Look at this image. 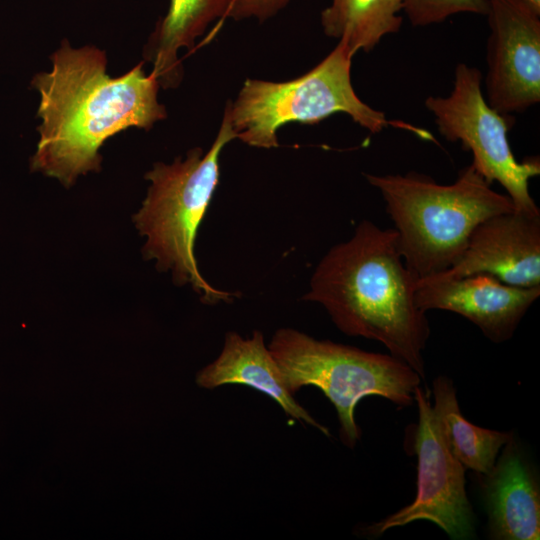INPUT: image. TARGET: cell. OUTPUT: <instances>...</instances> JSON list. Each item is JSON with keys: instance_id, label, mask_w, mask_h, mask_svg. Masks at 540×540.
<instances>
[{"instance_id": "obj_1", "label": "cell", "mask_w": 540, "mask_h": 540, "mask_svg": "<svg viewBox=\"0 0 540 540\" xmlns=\"http://www.w3.org/2000/svg\"><path fill=\"white\" fill-rule=\"evenodd\" d=\"M50 72L37 73L31 86L40 94V139L31 171L56 178L65 187L79 175L101 169L99 149L130 127L149 130L167 117L158 102L160 84L144 62L125 74H107V57L95 46L73 48L67 39L51 55Z\"/></svg>"}, {"instance_id": "obj_2", "label": "cell", "mask_w": 540, "mask_h": 540, "mask_svg": "<svg viewBox=\"0 0 540 540\" xmlns=\"http://www.w3.org/2000/svg\"><path fill=\"white\" fill-rule=\"evenodd\" d=\"M416 284L395 229L364 220L323 256L303 300L322 305L343 333L380 342L424 379L430 327L416 304Z\"/></svg>"}, {"instance_id": "obj_3", "label": "cell", "mask_w": 540, "mask_h": 540, "mask_svg": "<svg viewBox=\"0 0 540 540\" xmlns=\"http://www.w3.org/2000/svg\"><path fill=\"white\" fill-rule=\"evenodd\" d=\"M365 176L385 201L399 251L417 281L453 266L482 221L516 209L471 164L449 185L417 172Z\"/></svg>"}, {"instance_id": "obj_4", "label": "cell", "mask_w": 540, "mask_h": 540, "mask_svg": "<svg viewBox=\"0 0 540 540\" xmlns=\"http://www.w3.org/2000/svg\"><path fill=\"white\" fill-rule=\"evenodd\" d=\"M236 135L227 112L206 153L196 147L184 160L156 163L145 178L151 182L133 221L146 237L143 254L159 271H171L174 282L189 284L207 304L231 302L237 293L218 289L201 275L194 253L199 226L219 181V157Z\"/></svg>"}, {"instance_id": "obj_5", "label": "cell", "mask_w": 540, "mask_h": 540, "mask_svg": "<svg viewBox=\"0 0 540 540\" xmlns=\"http://www.w3.org/2000/svg\"><path fill=\"white\" fill-rule=\"evenodd\" d=\"M354 55L338 41L336 47L307 73L284 82L247 79L234 102L228 101V114L236 138L249 146L276 148L277 131L285 124H317L335 113H345L371 133L388 126L410 129L430 139L427 132L387 120L385 114L364 103L351 82Z\"/></svg>"}, {"instance_id": "obj_6", "label": "cell", "mask_w": 540, "mask_h": 540, "mask_svg": "<svg viewBox=\"0 0 540 540\" xmlns=\"http://www.w3.org/2000/svg\"><path fill=\"white\" fill-rule=\"evenodd\" d=\"M268 348L291 394L295 395L302 387L314 386L333 404L340 424V439L349 448L361 436L354 412L364 397L377 395L400 407L410 406L422 379L391 354L317 340L292 328L278 329Z\"/></svg>"}, {"instance_id": "obj_7", "label": "cell", "mask_w": 540, "mask_h": 540, "mask_svg": "<svg viewBox=\"0 0 540 540\" xmlns=\"http://www.w3.org/2000/svg\"><path fill=\"white\" fill-rule=\"evenodd\" d=\"M482 74L465 63L455 68L451 93L446 97L429 96L426 108L433 114L440 134L448 141H459L473 156L471 165L492 184L498 182L507 192L516 210L540 213L529 192L530 179L540 174L538 157L519 162L509 145L508 132L514 121L486 101Z\"/></svg>"}, {"instance_id": "obj_8", "label": "cell", "mask_w": 540, "mask_h": 540, "mask_svg": "<svg viewBox=\"0 0 540 540\" xmlns=\"http://www.w3.org/2000/svg\"><path fill=\"white\" fill-rule=\"evenodd\" d=\"M418 425L414 449L417 455V491L414 500L399 511L368 527L371 535L417 520H427L453 539L474 535V517L465 489V468L449 450L427 393L414 391Z\"/></svg>"}, {"instance_id": "obj_9", "label": "cell", "mask_w": 540, "mask_h": 540, "mask_svg": "<svg viewBox=\"0 0 540 540\" xmlns=\"http://www.w3.org/2000/svg\"><path fill=\"white\" fill-rule=\"evenodd\" d=\"M485 99L501 114L540 101V13L524 0H487Z\"/></svg>"}, {"instance_id": "obj_10", "label": "cell", "mask_w": 540, "mask_h": 540, "mask_svg": "<svg viewBox=\"0 0 540 540\" xmlns=\"http://www.w3.org/2000/svg\"><path fill=\"white\" fill-rule=\"evenodd\" d=\"M539 296L540 286H513L487 273L458 278L427 277L417 281L415 290L416 304L422 311L457 313L494 343L513 336Z\"/></svg>"}, {"instance_id": "obj_11", "label": "cell", "mask_w": 540, "mask_h": 540, "mask_svg": "<svg viewBox=\"0 0 540 540\" xmlns=\"http://www.w3.org/2000/svg\"><path fill=\"white\" fill-rule=\"evenodd\" d=\"M476 273L493 275L513 286H540V213L514 209L485 219L471 233L459 260L433 276L458 278Z\"/></svg>"}, {"instance_id": "obj_12", "label": "cell", "mask_w": 540, "mask_h": 540, "mask_svg": "<svg viewBox=\"0 0 540 540\" xmlns=\"http://www.w3.org/2000/svg\"><path fill=\"white\" fill-rule=\"evenodd\" d=\"M196 383L206 389L228 384L251 387L274 400L293 420L330 435L329 429L315 420L289 392L282 372L265 344L264 335L258 330L249 338L228 332L219 356L198 372Z\"/></svg>"}, {"instance_id": "obj_13", "label": "cell", "mask_w": 540, "mask_h": 540, "mask_svg": "<svg viewBox=\"0 0 540 540\" xmlns=\"http://www.w3.org/2000/svg\"><path fill=\"white\" fill-rule=\"evenodd\" d=\"M486 476L485 497L491 536L504 540H538L539 490L512 440Z\"/></svg>"}, {"instance_id": "obj_14", "label": "cell", "mask_w": 540, "mask_h": 540, "mask_svg": "<svg viewBox=\"0 0 540 540\" xmlns=\"http://www.w3.org/2000/svg\"><path fill=\"white\" fill-rule=\"evenodd\" d=\"M229 0H169L166 14L156 23L143 49L153 65L152 74L163 88H173L183 77L178 58L181 48L191 50L216 19H225Z\"/></svg>"}, {"instance_id": "obj_15", "label": "cell", "mask_w": 540, "mask_h": 540, "mask_svg": "<svg viewBox=\"0 0 540 540\" xmlns=\"http://www.w3.org/2000/svg\"><path fill=\"white\" fill-rule=\"evenodd\" d=\"M433 395V409L451 453L464 468L488 475L496 464L500 449L512 440V434L469 422L460 411L451 380L445 376L434 380Z\"/></svg>"}, {"instance_id": "obj_16", "label": "cell", "mask_w": 540, "mask_h": 540, "mask_svg": "<svg viewBox=\"0 0 540 540\" xmlns=\"http://www.w3.org/2000/svg\"><path fill=\"white\" fill-rule=\"evenodd\" d=\"M404 0H331L320 15L326 36L344 42L353 55L370 52L402 25Z\"/></svg>"}, {"instance_id": "obj_17", "label": "cell", "mask_w": 540, "mask_h": 540, "mask_svg": "<svg viewBox=\"0 0 540 540\" xmlns=\"http://www.w3.org/2000/svg\"><path fill=\"white\" fill-rule=\"evenodd\" d=\"M403 12L414 26L443 22L459 13L487 15V0H404Z\"/></svg>"}, {"instance_id": "obj_18", "label": "cell", "mask_w": 540, "mask_h": 540, "mask_svg": "<svg viewBox=\"0 0 540 540\" xmlns=\"http://www.w3.org/2000/svg\"><path fill=\"white\" fill-rule=\"evenodd\" d=\"M293 0H229L225 18L236 21L255 18L264 22L284 9Z\"/></svg>"}, {"instance_id": "obj_19", "label": "cell", "mask_w": 540, "mask_h": 540, "mask_svg": "<svg viewBox=\"0 0 540 540\" xmlns=\"http://www.w3.org/2000/svg\"><path fill=\"white\" fill-rule=\"evenodd\" d=\"M527 2L534 10L540 13V0H524Z\"/></svg>"}]
</instances>
